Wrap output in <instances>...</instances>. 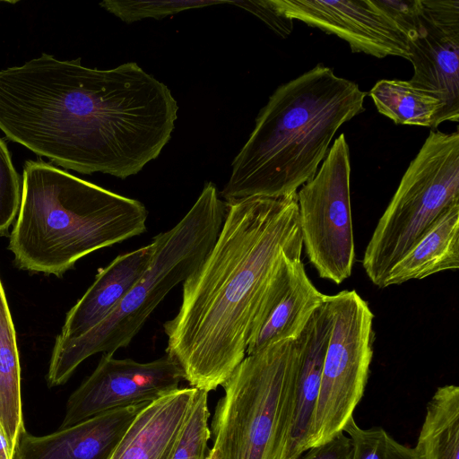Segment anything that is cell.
<instances>
[{"label":"cell","instance_id":"6da1fadb","mask_svg":"<svg viewBox=\"0 0 459 459\" xmlns=\"http://www.w3.org/2000/svg\"><path fill=\"white\" fill-rule=\"evenodd\" d=\"M81 60L42 53L0 70V129L66 169L135 175L170 140L177 100L135 62L100 70Z\"/></svg>","mask_w":459,"mask_h":459},{"label":"cell","instance_id":"7a4b0ae2","mask_svg":"<svg viewBox=\"0 0 459 459\" xmlns=\"http://www.w3.org/2000/svg\"><path fill=\"white\" fill-rule=\"evenodd\" d=\"M226 204L218 238L183 281L178 314L164 323L166 355L190 386L216 390L246 357L278 294L286 263L303 248L297 193Z\"/></svg>","mask_w":459,"mask_h":459},{"label":"cell","instance_id":"3957f363","mask_svg":"<svg viewBox=\"0 0 459 459\" xmlns=\"http://www.w3.org/2000/svg\"><path fill=\"white\" fill-rule=\"evenodd\" d=\"M366 95L323 64L280 85L232 162L224 203L296 194L317 172L338 129L365 110Z\"/></svg>","mask_w":459,"mask_h":459},{"label":"cell","instance_id":"277c9868","mask_svg":"<svg viewBox=\"0 0 459 459\" xmlns=\"http://www.w3.org/2000/svg\"><path fill=\"white\" fill-rule=\"evenodd\" d=\"M147 217L136 199L51 163L27 160L8 248L19 268L60 276L82 257L143 234Z\"/></svg>","mask_w":459,"mask_h":459},{"label":"cell","instance_id":"5b68a950","mask_svg":"<svg viewBox=\"0 0 459 459\" xmlns=\"http://www.w3.org/2000/svg\"><path fill=\"white\" fill-rule=\"evenodd\" d=\"M225 214L226 204L215 185L206 183L186 214L170 230L153 238L155 251L149 268L108 316L79 338L56 340L47 377L48 385L65 384L91 355L114 354L127 347L167 294L204 260Z\"/></svg>","mask_w":459,"mask_h":459},{"label":"cell","instance_id":"8992f818","mask_svg":"<svg viewBox=\"0 0 459 459\" xmlns=\"http://www.w3.org/2000/svg\"><path fill=\"white\" fill-rule=\"evenodd\" d=\"M298 368L295 340L246 355L221 385L212 420L221 459H289Z\"/></svg>","mask_w":459,"mask_h":459},{"label":"cell","instance_id":"52a82bcc","mask_svg":"<svg viewBox=\"0 0 459 459\" xmlns=\"http://www.w3.org/2000/svg\"><path fill=\"white\" fill-rule=\"evenodd\" d=\"M459 204V132L431 130L378 220L362 266L384 289L394 264L448 207Z\"/></svg>","mask_w":459,"mask_h":459},{"label":"cell","instance_id":"ba28073f","mask_svg":"<svg viewBox=\"0 0 459 459\" xmlns=\"http://www.w3.org/2000/svg\"><path fill=\"white\" fill-rule=\"evenodd\" d=\"M326 299L333 326L306 451L343 432L364 394L373 358L374 314L368 303L354 290Z\"/></svg>","mask_w":459,"mask_h":459},{"label":"cell","instance_id":"9c48e42d","mask_svg":"<svg viewBox=\"0 0 459 459\" xmlns=\"http://www.w3.org/2000/svg\"><path fill=\"white\" fill-rule=\"evenodd\" d=\"M303 247L318 275L335 284L352 273L355 246L351 159L344 134L330 146L314 178L297 192Z\"/></svg>","mask_w":459,"mask_h":459},{"label":"cell","instance_id":"30bf717a","mask_svg":"<svg viewBox=\"0 0 459 459\" xmlns=\"http://www.w3.org/2000/svg\"><path fill=\"white\" fill-rule=\"evenodd\" d=\"M182 380V369L168 355L138 362L103 354L95 370L69 397L59 429L109 411L152 403L179 388Z\"/></svg>","mask_w":459,"mask_h":459},{"label":"cell","instance_id":"8fae6325","mask_svg":"<svg viewBox=\"0 0 459 459\" xmlns=\"http://www.w3.org/2000/svg\"><path fill=\"white\" fill-rule=\"evenodd\" d=\"M281 16L345 40L352 52L409 60L408 36L381 0H268Z\"/></svg>","mask_w":459,"mask_h":459},{"label":"cell","instance_id":"7c38bea8","mask_svg":"<svg viewBox=\"0 0 459 459\" xmlns=\"http://www.w3.org/2000/svg\"><path fill=\"white\" fill-rule=\"evenodd\" d=\"M409 61L415 86L444 106V122L459 121V1L419 0L408 32Z\"/></svg>","mask_w":459,"mask_h":459},{"label":"cell","instance_id":"4fadbf2b","mask_svg":"<svg viewBox=\"0 0 459 459\" xmlns=\"http://www.w3.org/2000/svg\"><path fill=\"white\" fill-rule=\"evenodd\" d=\"M148 403L109 411L43 437L32 436L23 429L12 459H108Z\"/></svg>","mask_w":459,"mask_h":459},{"label":"cell","instance_id":"5bb4252c","mask_svg":"<svg viewBox=\"0 0 459 459\" xmlns=\"http://www.w3.org/2000/svg\"><path fill=\"white\" fill-rule=\"evenodd\" d=\"M196 393L179 387L145 405L108 459H171Z\"/></svg>","mask_w":459,"mask_h":459},{"label":"cell","instance_id":"9a60e30c","mask_svg":"<svg viewBox=\"0 0 459 459\" xmlns=\"http://www.w3.org/2000/svg\"><path fill=\"white\" fill-rule=\"evenodd\" d=\"M154 251L152 240L147 246L117 255L100 268L92 284L67 313L56 339L79 338L108 316L147 271Z\"/></svg>","mask_w":459,"mask_h":459},{"label":"cell","instance_id":"2e32d148","mask_svg":"<svg viewBox=\"0 0 459 459\" xmlns=\"http://www.w3.org/2000/svg\"><path fill=\"white\" fill-rule=\"evenodd\" d=\"M332 326L333 315L325 299L323 305L314 312L299 336L295 339L299 368L289 459H297L306 452L307 437L319 394Z\"/></svg>","mask_w":459,"mask_h":459},{"label":"cell","instance_id":"e0dca14e","mask_svg":"<svg viewBox=\"0 0 459 459\" xmlns=\"http://www.w3.org/2000/svg\"><path fill=\"white\" fill-rule=\"evenodd\" d=\"M326 296L308 278L301 258L289 260L275 300L246 355L273 342L297 339Z\"/></svg>","mask_w":459,"mask_h":459},{"label":"cell","instance_id":"ac0fdd59","mask_svg":"<svg viewBox=\"0 0 459 459\" xmlns=\"http://www.w3.org/2000/svg\"><path fill=\"white\" fill-rule=\"evenodd\" d=\"M459 268V204L446 209L394 264L384 288Z\"/></svg>","mask_w":459,"mask_h":459},{"label":"cell","instance_id":"d6986e66","mask_svg":"<svg viewBox=\"0 0 459 459\" xmlns=\"http://www.w3.org/2000/svg\"><path fill=\"white\" fill-rule=\"evenodd\" d=\"M0 426L12 455L25 429L21 397V368L15 330L0 280Z\"/></svg>","mask_w":459,"mask_h":459},{"label":"cell","instance_id":"ffe728a7","mask_svg":"<svg viewBox=\"0 0 459 459\" xmlns=\"http://www.w3.org/2000/svg\"><path fill=\"white\" fill-rule=\"evenodd\" d=\"M368 95L377 111L396 125L420 126L435 130L444 123L443 102L410 81L380 80Z\"/></svg>","mask_w":459,"mask_h":459},{"label":"cell","instance_id":"44dd1931","mask_svg":"<svg viewBox=\"0 0 459 459\" xmlns=\"http://www.w3.org/2000/svg\"><path fill=\"white\" fill-rule=\"evenodd\" d=\"M419 459H459V386L438 387L426 406L416 446Z\"/></svg>","mask_w":459,"mask_h":459},{"label":"cell","instance_id":"7402d4cb","mask_svg":"<svg viewBox=\"0 0 459 459\" xmlns=\"http://www.w3.org/2000/svg\"><path fill=\"white\" fill-rule=\"evenodd\" d=\"M343 432L351 442V459H419L413 447L399 443L382 428L361 429L351 418Z\"/></svg>","mask_w":459,"mask_h":459},{"label":"cell","instance_id":"603a6c76","mask_svg":"<svg viewBox=\"0 0 459 459\" xmlns=\"http://www.w3.org/2000/svg\"><path fill=\"white\" fill-rule=\"evenodd\" d=\"M208 394L197 389L195 402L189 411L171 459H206L211 438Z\"/></svg>","mask_w":459,"mask_h":459},{"label":"cell","instance_id":"cb8c5ba5","mask_svg":"<svg viewBox=\"0 0 459 459\" xmlns=\"http://www.w3.org/2000/svg\"><path fill=\"white\" fill-rule=\"evenodd\" d=\"M231 4V1L219 0H161V1H121L104 0L100 5L126 23L146 18L163 19L194 8L214 4Z\"/></svg>","mask_w":459,"mask_h":459},{"label":"cell","instance_id":"d4e9b609","mask_svg":"<svg viewBox=\"0 0 459 459\" xmlns=\"http://www.w3.org/2000/svg\"><path fill=\"white\" fill-rule=\"evenodd\" d=\"M22 197V178L15 169L6 143L0 138V235L18 215Z\"/></svg>","mask_w":459,"mask_h":459},{"label":"cell","instance_id":"484cf974","mask_svg":"<svg viewBox=\"0 0 459 459\" xmlns=\"http://www.w3.org/2000/svg\"><path fill=\"white\" fill-rule=\"evenodd\" d=\"M234 4L260 18L281 37H287L292 31L293 21L286 19L277 13L271 6L268 0L234 1Z\"/></svg>","mask_w":459,"mask_h":459},{"label":"cell","instance_id":"4316f807","mask_svg":"<svg viewBox=\"0 0 459 459\" xmlns=\"http://www.w3.org/2000/svg\"><path fill=\"white\" fill-rule=\"evenodd\" d=\"M351 442L341 432L327 442L307 449L297 459H351Z\"/></svg>","mask_w":459,"mask_h":459},{"label":"cell","instance_id":"83f0119b","mask_svg":"<svg viewBox=\"0 0 459 459\" xmlns=\"http://www.w3.org/2000/svg\"><path fill=\"white\" fill-rule=\"evenodd\" d=\"M0 459H11L7 444L0 426Z\"/></svg>","mask_w":459,"mask_h":459},{"label":"cell","instance_id":"f1b7e54d","mask_svg":"<svg viewBox=\"0 0 459 459\" xmlns=\"http://www.w3.org/2000/svg\"><path fill=\"white\" fill-rule=\"evenodd\" d=\"M206 459H221L220 454L215 448H212L209 450L208 455Z\"/></svg>","mask_w":459,"mask_h":459}]
</instances>
